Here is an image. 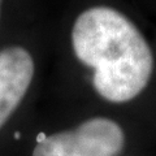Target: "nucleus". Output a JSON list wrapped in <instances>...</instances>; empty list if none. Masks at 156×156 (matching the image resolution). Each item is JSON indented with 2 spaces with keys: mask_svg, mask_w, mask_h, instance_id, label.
Instances as JSON below:
<instances>
[{
  "mask_svg": "<svg viewBox=\"0 0 156 156\" xmlns=\"http://www.w3.org/2000/svg\"><path fill=\"white\" fill-rule=\"evenodd\" d=\"M77 58L94 70L96 92L112 103H125L142 92L154 69L147 41L130 20L109 7H92L72 29Z\"/></svg>",
  "mask_w": 156,
  "mask_h": 156,
  "instance_id": "obj_1",
  "label": "nucleus"
},
{
  "mask_svg": "<svg viewBox=\"0 0 156 156\" xmlns=\"http://www.w3.org/2000/svg\"><path fill=\"white\" fill-rule=\"evenodd\" d=\"M121 126L105 117L86 120L76 129L47 135L33 156H117L124 148Z\"/></svg>",
  "mask_w": 156,
  "mask_h": 156,
  "instance_id": "obj_2",
  "label": "nucleus"
},
{
  "mask_svg": "<svg viewBox=\"0 0 156 156\" xmlns=\"http://www.w3.org/2000/svg\"><path fill=\"white\" fill-rule=\"evenodd\" d=\"M34 76V60L23 47L0 51V128L23 99Z\"/></svg>",
  "mask_w": 156,
  "mask_h": 156,
  "instance_id": "obj_3",
  "label": "nucleus"
},
{
  "mask_svg": "<svg viewBox=\"0 0 156 156\" xmlns=\"http://www.w3.org/2000/svg\"><path fill=\"white\" fill-rule=\"evenodd\" d=\"M14 138H20V133H16V134H14Z\"/></svg>",
  "mask_w": 156,
  "mask_h": 156,
  "instance_id": "obj_4",
  "label": "nucleus"
},
{
  "mask_svg": "<svg viewBox=\"0 0 156 156\" xmlns=\"http://www.w3.org/2000/svg\"><path fill=\"white\" fill-rule=\"evenodd\" d=\"M2 3H3V0H0V13H2Z\"/></svg>",
  "mask_w": 156,
  "mask_h": 156,
  "instance_id": "obj_5",
  "label": "nucleus"
}]
</instances>
